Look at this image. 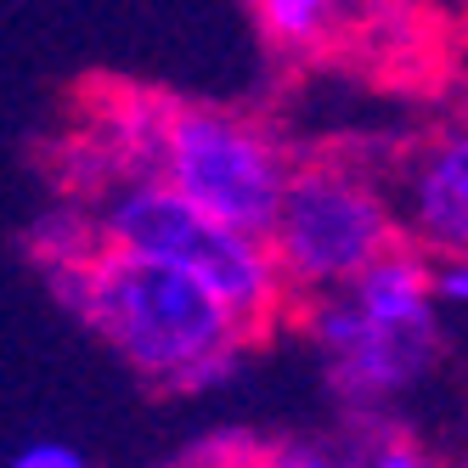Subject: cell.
<instances>
[{
	"label": "cell",
	"instance_id": "cell-4",
	"mask_svg": "<svg viewBox=\"0 0 468 468\" xmlns=\"http://www.w3.org/2000/svg\"><path fill=\"white\" fill-rule=\"evenodd\" d=\"M400 243L389 181L350 158L293 164L282 204L265 226V254L277 265L288 305H311L350 288L373 260Z\"/></svg>",
	"mask_w": 468,
	"mask_h": 468
},
{
	"label": "cell",
	"instance_id": "cell-9",
	"mask_svg": "<svg viewBox=\"0 0 468 468\" xmlns=\"http://www.w3.org/2000/svg\"><path fill=\"white\" fill-rule=\"evenodd\" d=\"M429 288L441 316H463L468 322V254L457 260H429Z\"/></svg>",
	"mask_w": 468,
	"mask_h": 468
},
{
	"label": "cell",
	"instance_id": "cell-8",
	"mask_svg": "<svg viewBox=\"0 0 468 468\" xmlns=\"http://www.w3.org/2000/svg\"><path fill=\"white\" fill-rule=\"evenodd\" d=\"M339 457H345V468H446L423 441H412V434H400V429H389V423L356 434Z\"/></svg>",
	"mask_w": 468,
	"mask_h": 468
},
{
	"label": "cell",
	"instance_id": "cell-7",
	"mask_svg": "<svg viewBox=\"0 0 468 468\" xmlns=\"http://www.w3.org/2000/svg\"><path fill=\"white\" fill-rule=\"evenodd\" d=\"M384 6L389 0H254V23L282 57H322L361 40Z\"/></svg>",
	"mask_w": 468,
	"mask_h": 468
},
{
	"label": "cell",
	"instance_id": "cell-3",
	"mask_svg": "<svg viewBox=\"0 0 468 468\" xmlns=\"http://www.w3.org/2000/svg\"><path fill=\"white\" fill-rule=\"evenodd\" d=\"M80 204L90 215L96 249H113V254L192 277L249 333H265L288 311V293L277 282L271 254H265V238H249V231H231L209 215H197L158 176H130L113 186H96Z\"/></svg>",
	"mask_w": 468,
	"mask_h": 468
},
{
	"label": "cell",
	"instance_id": "cell-2",
	"mask_svg": "<svg viewBox=\"0 0 468 468\" xmlns=\"http://www.w3.org/2000/svg\"><path fill=\"white\" fill-rule=\"evenodd\" d=\"M299 322H305V345L316 350L327 395L345 407V418L367 429H384L429 384L446 345L429 260L407 243L373 260L350 288L299 305Z\"/></svg>",
	"mask_w": 468,
	"mask_h": 468
},
{
	"label": "cell",
	"instance_id": "cell-10",
	"mask_svg": "<svg viewBox=\"0 0 468 468\" xmlns=\"http://www.w3.org/2000/svg\"><path fill=\"white\" fill-rule=\"evenodd\" d=\"M6 468H90V457L62 434H40V441H23L6 457Z\"/></svg>",
	"mask_w": 468,
	"mask_h": 468
},
{
	"label": "cell",
	"instance_id": "cell-6",
	"mask_svg": "<svg viewBox=\"0 0 468 468\" xmlns=\"http://www.w3.org/2000/svg\"><path fill=\"white\" fill-rule=\"evenodd\" d=\"M400 243L423 260L468 254V113H452L400 153L389 176Z\"/></svg>",
	"mask_w": 468,
	"mask_h": 468
},
{
	"label": "cell",
	"instance_id": "cell-1",
	"mask_svg": "<svg viewBox=\"0 0 468 468\" xmlns=\"http://www.w3.org/2000/svg\"><path fill=\"white\" fill-rule=\"evenodd\" d=\"M69 305L130 373L153 389H215L243 367L254 333L215 293L164 265L90 249L51 271Z\"/></svg>",
	"mask_w": 468,
	"mask_h": 468
},
{
	"label": "cell",
	"instance_id": "cell-5",
	"mask_svg": "<svg viewBox=\"0 0 468 468\" xmlns=\"http://www.w3.org/2000/svg\"><path fill=\"white\" fill-rule=\"evenodd\" d=\"M153 176L197 215H209L231 231L265 238L282 186L293 176L288 147L249 113L204 108V102H164Z\"/></svg>",
	"mask_w": 468,
	"mask_h": 468
},
{
	"label": "cell",
	"instance_id": "cell-11",
	"mask_svg": "<svg viewBox=\"0 0 468 468\" xmlns=\"http://www.w3.org/2000/svg\"><path fill=\"white\" fill-rule=\"evenodd\" d=\"M249 468H345V457L333 452V446L293 441V446H271V452H260Z\"/></svg>",
	"mask_w": 468,
	"mask_h": 468
}]
</instances>
